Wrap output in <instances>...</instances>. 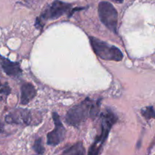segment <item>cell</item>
<instances>
[{"mask_svg": "<svg viewBox=\"0 0 155 155\" xmlns=\"http://www.w3.org/2000/svg\"><path fill=\"white\" fill-rule=\"evenodd\" d=\"M98 15L101 22L109 30L117 33L118 14L113 5L108 2H101L98 5Z\"/></svg>", "mask_w": 155, "mask_h": 155, "instance_id": "obj_5", "label": "cell"}, {"mask_svg": "<svg viewBox=\"0 0 155 155\" xmlns=\"http://www.w3.org/2000/svg\"><path fill=\"white\" fill-rule=\"evenodd\" d=\"M36 95V90L31 83L23 84L21 88V104H28Z\"/></svg>", "mask_w": 155, "mask_h": 155, "instance_id": "obj_9", "label": "cell"}, {"mask_svg": "<svg viewBox=\"0 0 155 155\" xmlns=\"http://www.w3.org/2000/svg\"><path fill=\"white\" fill-rule=\"evenodd\" d=\"M71 8V5L69 3L64 2L61 1H54V2L51 3V5L48 6V8L41 14L39 18H36L35 26L37 28L42 29L44 20L57 19L68 12Z\"/></svg>", "mask_w": 155, "mask_h": 155, "instance_id": "obj_4", "label": "cell"}, {"mask_svg": "<svg viewBox=\"0 0 155 155\" xmlns=\"http://www.w3.org/2000/svg\"><path fill=\"white\" fill-rule=\"evenodd\" d=\"M114 1H116L117 2H119V3H122L123 2H124V0H114Z\"/></svg>", "mask_w": 155, "mask_h": 155, "instance_id": "obj_15", "label": "cell"}, {"mask_svg": "<svg viewBox=\"0 0 155 155\" xmlns=\"http://www.w3.org/2000/svg\"><path fill=\"white\" fill-rule=\"evenodd\" d=\"M11 92L10 88L7 84H2L0 83V94H4V95L8 96Z\"/></svg>", "mask_w": 155, "mask_h": 155, "instance_id": "obj_13", "label": "cell"}, {"mask_svg": "<svg viewBox=\"0 0 155 155\" xmlns=\"http://www.w3.org/2000/svg\"><path fill=\"white\" fill-rule=\"evenodd\" d=\"M117 121V116L110 109H107L101 115V133L97 135L92 146L89 147L88 155H98L103 144L107 140L112 126Z\"/></svg>", "mask_w": 155, "mask_h": 155, "instance_id": "obj_2", "label": "cell"}, {"mask_svg": "<svg viewBox=\"0 0 155 155\" xmlns=\"http://www.w3.org/2000/svg\"><path fill=\"white\" fill-rule=\"evenodd\" d=\"M61 155H85V147L82 142H77L63 151Z\"/></svg>", "mask_w": 155, "mask_h": 155, "instance_id": "obj_10", "label": "cell"}, {"mask_svg": "<svg viewBox=\"0 0 155 155\" xmlns=\"http://www.w3.org/2000/svg\"><path fill=\"white\" fill-rule=\"evenodd\" d=\"M2 131H3V125L0 124V134L2 132Z\"/></svg>", "mask_w": 155, "mask_h": 155, "instance_id": "obj_14", "label": "cell"}, {"mask_svg": "<svg viewBox=\"0 0 155 155\" xmlns=\"http://www.w3.org/2000/svg\"><path fill=\"white\" fill-rule=\"evenodd\" d=\"M5 120L8 124L30 125L32 121L30 112L27 109H17L9 112L5 117Z\"/></svg>", "mask_w": 155, "mask_h": 155, "instance_id": "obj_7", "label": "cell"}, {"mask_svg": "<svg viewBox=\"0 0 155 155\" xmlns=\"http://www.w3.org/2000/svg\"><path fill=\"white\" fill-rule=\"evenodd\" d=\"M101 99L94 101L86 98L79 104L71 107L66 114V122L70 126L77 127L88 118L95 119L99 113Z\"/></svg>", "mask_w": 155, "mask_h": 155, "instance_id": "obj_1", "label": "cell"}, {"mask_svg": "<svg viewBox=\"0 0 155 155\" xmlns=\"http://www.w3.org/2000/svg\"><path fill=\"white\" fill-rule=\"evenodd\" d=\"M0 64L5 73L10 77H19L22 73V70L18 62H12L9 59L2 57L0 61Z\"/></svg>", "mask_w": 155, "mask_h": 155, "instance_id": "obj_8", "label": "cell"}, {"mask_svg": "<svg viewBox=\"0 0 155 155\" xmlns=\"http://www.w3.org/2000/svg\"><path fill=\"white\" fill-rule=\"evenodd\" d=\"M141 112L147 120L155 119V110L153 106H147V107L143 108L141 110Z\"/></svg>", "mask_w": 155, "mask_h": 155, "instance_id": "obj_12", "label": "cell"}, {"mask_svg": "<svg viewBox=\"0 0 155 155\" xmlns=\"http://www.w3.org/2000/svg\"><path fill=\"white\" fill-rule=\"evenodd\" d=\"M91 46L94 53L104 60L120 62L124 58L122 52L117 47L111 46L94 36H89Z\"/></svg>", "mask_w": 155, "mask_h": 155, "instance_id": "obj_3", "label": "cell"}, {"mask_svg": "<svg viewBox=\"0 0 155 155\" xmlns=\"http://www.w3.org/2000/svg\"><path fill=\"white\" fill-rule=\"evenodd\" d=\"M52 118L54 123V129L47 135V143L49 145L56 146L64 139L66 130L57 112H53Z\"/></svg>", "mask_w": 155, "mask_h": 155, "instance_id": "obj_6", "label": "cell"}, {"mask_svg": "<svg viewBox=\"0 0 155 155\" xmlns=\"http://www.w3.org/2000/svg\"><path fill=\"white\" fill-rule=\"evenodd\" d=\"M33 150L36 153V155H42L44 153V149L43 144H42V138H39L35 140L34 144L33 146Z\"/></svg>", "mask_w": 155, "mask_h": 155, "instance_id": "obj_11", "label": "cell"}]
</instances>
